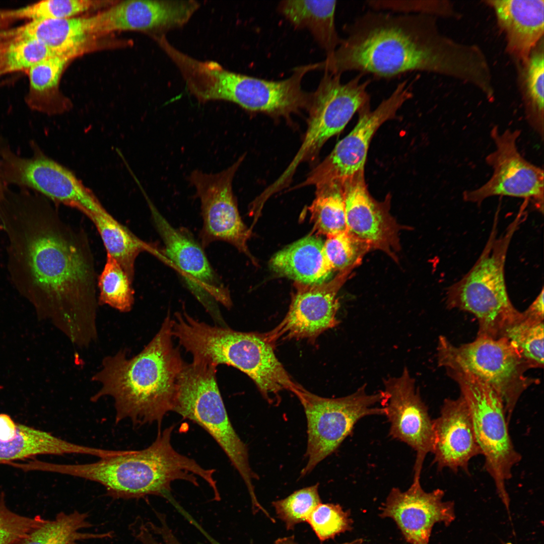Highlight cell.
Instances as JSON below:
<instances>
[{
    "mask_svg": "<svg viewBox=\"0 0 544 544\" xmlns=\"http://www.w3.org/2000/svg\"><path fill=\"white\" fill-rule=\"evenodd\" d=\"M7 238L13 285L51 315L73 345L82 348L95 343L98 278L84 231L46 209L21 219Z\"/></svg>",
    "mask_w": 544,
    "mask_h": 544,
    "instance_id": "1",
    "label": "cell"
},
{
    "mask_svg": "<svg viewBox=\"0 0 544 544\" xmlns=\"http://www.w3.org/2000/svg\"><path fill=\"white\" fill-rule=\"evenodd\" d=\"M336 50L319 62L333 74L358 72L391 79L413 72L433 73L475 84L484 58L474 46L457 43L439 32L436 18L371 10L345 28Z\"/></svg>",
    "mask_w": 544,
    "mask_h": 544,
    "instance_id": "2",
    "label": "cell"
},
{
    "mask_svg": "<svg viewBox=\"0 0 544 544\" xmlns=\"http://www.w3.org/2000/svg\"><path fill=\"white\" fill-rule=\"evenodd\" d=\"M172 319L168 314L144 348L131 358L125 350L105 357L92 377L100 388L90 398H113L115 421L129 419L134 427L157 423L173 411L177 382L184 362L173 342Z\"/></svg>",
    "mask_w": 544,
    "mask_h": 544,
    "instance_id": "3",
    "label": "cell"
},
{
    "mask_svg": "<svg viewBox=\"0 0 544 544\" xmlns=\"http://www.w3.org/2000/svg\"><path fill=\"white\" fill-rule=\"evenodd\" d=\"M174 425L158 428L155 440L140 450H124L115 455L85 464H55L38 460L37 470L67 474L97 482L116 498L165 496L172 482L187 481L197 486V478L209 479L211 470L177 451L171 443Z\"/></svg>",
    "mask_w": 544,
    "mask_h": 544,
    "instance_id": "4",
    "label": "cell"
},
{
    "mask_svg": "<svg viewBox=\"0 0 544 544\" xmlns=\"http://www.w3.org/2000/svg\"><path fill=\"white\" fill-rule=\"evenodd\" d=\"M173 334L192 360L227 365L246 374L269 403H279L284 390L294 393L302 387L279 361L264 333L211 325L184 312L176 318Z\"/></svg>",
    "mask_w": 544,
    "mask_h": 544,
    "instance_id": "5",
    "label": "cell"
},
{
    "mask_svg": "<svg viewBox=\"0 0 544 544\" xmlns=\"http://www.w3.org/2000/svg\"><path fill=\"white\" fill-rule=\"evenodd\" d=\"M525 218L524 211L520 209L498 236L496 214L479 258L466 274L447 289V307L473 314L479 323L477 336L503 337L506 330L522 317V312L515 308L509 297L504 267L510 242Z\"/></svg>",
    "mask_w": 544,
    "mask_h": 544,
    "instance_id": "6",
    "label": "cell"
},
{
    "mask_svg": "<svg viewBox=\"0 0 544 544\" xmlns=\"http://www.w3.org/2000/svg\"><path fill=\"white\" fill-rule=\"evenodd\" d=\"M217 366L206 361L184 363L177 382L173 412L204 429L217 442L243 480L251 498L257 475L249 460L248 448L229 418L217 381Z\"/></svg>",
    "mask_w": 544,
    "mask_h": 544,
    "instance_id": "7",
    "label": "cell"
},
{
    "mask_svg": "<svg viewBox=\"0 0 544 544\" xmlns=\"http://www.w3.org/2000/svg\"><path fill=\"white\" fill-rule=\"evenodd\" d=\"M437 362L440 367L468 373L491 387L501 399L509 423L522 394L538 382L525 375L530 365L504 337L477 336L457 346L441 335Z\"/></svg>",
    "mask_w": 544,
    "mask_h": 544,
    "instance_id": "8",
    "label": "cell"
},
{
    "mask_svg": "<svg viewBox=\"0 0 544 544\" xmlns=\"http://www.w3.org/2000/svg\"><path fill=\"white\" fill-rule=\"evenodd\" d=\"M446 370L458 384L460 395L466 403L476 440L485 459L484 468L509 511L510 498L506 484L522 456L510 437L503 403L491 387L473 375L457 370Z\"/></svg>",
    "mask_w": 544,
    "mask_h": 544,
    "instance_id": "9",
    "label": "cell"
},
{
    "mask_svg": "<svg viewBox=\"0 0 544 544\" xmlns=\"http://www.w3.org/2000/svg\"><path fill=\"white\" fill-rule=\"evenodd\" d=\"M364 384L350 395L333 398L317 395L303 387L295 392L303 407L307 427V462L301 477L335 451L360 419L385 415L383 407L375 406L381 404L383 391L369 394Z\"/></svg>",
    "mask_w": 544,
    "mask_h": 544,
    "instance_id": "10",
    "label": "cell"
},
{
    "mask_svg": "<svg viewBox=\"0 0 544 544\" xmlns=\"http://www.w3.org/2000/svg\"><path fill=\"white\" fill-rule=\"evenodd\" d=\"M358 74L346 83L341 75L324 72L316 90L311 93L308 127L303 143L290 164L276 180L289 182L298 166L315 156L323 144L339 133L356 112L370 106V80Z\"/></svg>",
    "mask_w": 544,
    "mask_h": 544,
    "instance_id": "11",
    "label": "cell"
},
{
    "mask_svg": "<svg viewBox=\"0 0 544 544\" xmlns=\"http://www.w3.org/2000/svg\"><path fill=\"white\" fill-rule=\"evenodd\" d=\"M495 149L486 158L493 170L491 178L480 187L465 190L464 201L481 204L494 196L523 198L530 202L541 212L543 211V170L526 160L519 152L517 140L519 129H507L501 131L497 126L491 131Z\"/></svg>",
    "mask_w": 544,
    "mask_h": 544,
    "instance_id": "12",
    "label": "cell"
},
{
    "mask_svg": "<svg viewBox=\"0 0 544 544\" xmlns=\"http://www.w3.org/2000/svg\"><path fill=\"white\" fill-rule=\"evenodd\" d=\"M146 198L154 225L164 245L162 261L177 271L217 324H224L216 303L230 308V292L213 268L203 247L185 230L173 227Z\"/></svg>",
    "mask_w": 544,
    "mask_h": 544,
    "instance_id": "13",
    "label": "cell"
},
{
    "mask_svg": "<svg viewBox=\"0 0 544 544\" xmlns=\"http://www.w3.org/2000/svg\"><path fill=\"white\" fill-rule=\"evenodd\" d=\"M413 96L411 84L404 80L373 110L370 106L358 113V121L353 130L335 145L330 154L308 175L300 186L331 182L343 183L364 171L371 140L378 128L394 118L402 106Z\"/></svg>",
    "mask_w": 544,
    "mask_h": 544,
    "instance_id": "14",
    "label": "cell"
},
{
    "mask_svg": "<svg viewBox=\"0 0 544 544\" xmlns=\"http://www.w3.org/2000/svg\"><path fill=\"white\" fill-rule=\"evenodd\" d=\"M29 157L14 155L7 168L10 185L31 189L55 203L75 208L87 217L106 212L93 192L69 169L48 157L34 141Z\"/></svg>",
    "mask_w": 544,
    "mask_h": 544,
    "instance_id": "15",
    "label": "cell"
},
{
    "mask_svg": "<svg viewBox=\"0 0 544 544\" xmlns=\"http://www.w3.org/2000/svg\"><path fill=\"white\" fill-rule=\"evenodd\" d=\"M244 156L226 169L216 173L194 170L189 181L200 202L202 227L201 246L213 242H227L252 259L247 247L250 230L240 216L232 189V181Z\"/></svg>",
    "mask_w": 544,
    "mask_h": 544,
    "instance_id": "16",
    "label": "cell"
},
{
    "mask_svg": "<svg viewBox=\"0 0 544 544\" xmlns=\"http://www.w3.org/2000/svg\"><path fill=\"white\" fill-rule=\"evenodd\" d=\"M383 385L381 405L390 424V435L416 452L413 480H420L425 457L433 450V420L407 367L398 376L384 379Z\"/></svg>",
    "mask_w": 544,
    "mask_h": 544,
    "instance_id": "17",
    "label": "cell"
},
{
    "mask_svg": "<svg viewBox=\"0 0 544 544\" xmlns=\"http://www.w3.org/2000/svg\"><path fill=\"white\" fill-rule=\"evenodd\" d=\"M353 270L339 272L321 285L300 287L292 299L287 314L277 326L264 333L274 346L280 339H307L314 343L324 331L337 326V294Z\"/></svg>",
    "mask_w": 544,
    "mask_h": 544,
    "instance_id": "18",
    "label": "cell"
},
{
    "mask_svg": "<svg viewBox=\"0 0 544 544\" xmlns=\"http://www.w3.org/2000/svg\"><path fill=\"white\" fill-rule=\"evenodd\" d=\"M347 230L367 243L372 250L384 252L397 262L400 250L399 225L389 212L388 198L378 201L370 194L360 172L343 183Z\"/></svg>",
    "mask_w": 544,
    "mask_h": 544,
    "instance_id": "19",
    "label": "cell"
},
{
    "mask_svg": "<svg viewBox=\"0 0 544 544\" xmlns=\"http://www.w3.org/2000/svg\"><path fill=\"white\" fill-rule=\"evenodd\" d=\"M444 495L440 489L426 492L420 480L413 481L405 491L391 489L380 516L392 519L410 543L429 544L435 523L443 522L448 526L455 518L454 503L443 501Z\"/></svg>",
    "mask_w": 544,
    "mask_h": 544,
    "instance_id": "20",
    "label": "cell"
},
{
    "mask_svg": "<svg viewBox=\"0 0 544 544\" xmlns=\"http://www.w3.org/2000/svg\"><path fill=\"white\" fill-rule=\"evenodd\" d=\"M186 17L181 1L129 0L86 18L90 35L118 30L154 31L162 35L183 26Z\"/></svg>",
    "mask_w": 544,
    "mask_h": 544,
    "instance_id": "21",
    "label": "cell"
},
{
    "mask_svg": "<svg viewBox=\"0 0 544 544\" xmlns=\"http://www.w3.org/2000/svg\"><path fill=\"white\" fill-rule=\"evenodd\" d=\"M434 462L439 470L459 469L469 473L473 457L482 455L474 433L470 413L464 398H446L439 416L433 420Z\"/></svg>",
    "mask_w": 544,
    "mask_h": 544,
    "instance_id": "22",
    "label": "cell"
},
{
    "mask_svg": "<svg viewBox=\"0 0 544 544\" xmlns=\"http://www.w3.org/2000/svg\"><path fill=\"white\" fill-rule=\"evenodd\" d=\"M508 52L524 64L544 32L543 0H490Z\"/></svg>",
    "mask_w": 544,
    "mask_h": 544,
    "instance_id": "23",
    "label": "cell"
},
{
    "mask_svg": "<svg viewBox=\"0 0 544 544\" xmlns=\"http://www.w3.org/2000/svg\"><path fill=\"white\" fill-rule=\"evenodd\" d=\"M323 243L317 236H306L275 254L270 267L279 276L303 285L326 283L333 270L324 255Z\"/></svg>",
    "mask_w": 544,
    "mask_h": 544,
    "instance_id": "24",
    "label": "cell"
},
{
    "mask_svg": "<svg viewBox=\"0 0 544 544\" xmlns=\"http://www.w3.org/2000/svg\"><path fill=\"white\" fill-rule=\"evenodd\" d=\"M7 34L11 38L35 39L56 55L69 58L81 51L90 36L86 18L33 20Z\"/></svg>",
    "mask_w": 544,
    "mask_h": 544,
    "instance_id": "25",
    "label": "cell"
},
{
    "mask_svg": "<svg viewBox=\"0 0 544 544\" xmlns=\"http://www.w3.org/2000/svg\"><path fill=\"white\" fill-rule=\"evenodd\" d=\"M336 6V1L285 0L278 11L295 27L308 30L327 56L342 41L335 27Z\"/></svg>",
    "mask_w": 544,
    "mask_h": 544,
    "instance_id": "26",
    "label": "cell"
},
{
    "mask_svg": "<svg viewBox=\"0 0 544 544\" xmlns=\"http://www.w3.org/2000/svg\"><path fill=\"white\" fill-rule=\"evenodd\" d=\"M94 447L68 442L51 434L18 424L16 437L10 440H0V463H9L39 455H62L81 454L94 455Z\"/></svg>",
    "mask_w": 544,
    "mask_h": 544,
    "instance_id": "27",
    "label": "cell"
},
{
    "mask_svg": "<svg viewBox=\"0 0 544 544\" xmlns=\"http://www.w3.org/2000/svg\"><path fill=\"white\" fill-rule=\"evenodd\" d=\"M95 225L107 254L114 258L133 282L136 258L142 252H149L159 259L161 250L146 242L119 223L107 211L88 217Z\"/></svg>",
    "mask_w": 544,
    "mask_h": 544,
    "instance_id": "28",
    "label": "cell"
},
{
    "mask_svg": "<svg viewBox=\"0 0 544 544\" xmlns=\"http://www.w3.org/2000/svg\"><path fill=\"white\" fill-rule=\"evenodd\" d=\"M88 515L78 511L60 512L44 520L18 544H80L81 540L108 537L110 533H92L83 530L92 525Z\"/></svg>",
    "mask_w": 544,
    "mask_h": 544,
    "instance_id": "29",
    "label": "cell"
},
{
    "mask_svg": "<svg viewBox=\"0 0 544 544\" xmlns=\"http://www.w3.org/2000/svg\"><path fill=\"white\" fill-rule=\"evenodd\" d=\"M315 187V197L308 208L315 229L326 236L346 230L343 183L331 181Z\"/></svg>",
    "mask_w": 544,
    "mask_h": 544,
    "instance_id": "30",
    "label": "cell"
},
{
    "mask_svg": "<svg viewBox=\"0 0 544 544\" xmlns=\"http://www.w3.org/2000/svg\"><path fill=\"white\" fill-rule=\"evenodd\" d=\"M132 283L118 262L107 254L105 264L97 279L99 305H108L120 312H129L134 302Z\"/></svg>",
    "mask_w": 544,
    "mask_h": 544,
    "instance_id": "31",
    "label": "cell"
},
{
    "mask_svg": "<svg viewBox=\"0 0 544 544\" xmlns=\"http://www.w3.org/2000/svg\"><path fill=\"white\" fill-rule=\"evenodd\" d=\"M543 49L532 51L524 64V93L526 118L530 127L543 139Z\"/></svg>",
    "mask_w": 544,
    "mask_h": 544,
    "instance_id": "32",
    "label": "cell"
},
{
    "mask_svg": "<svg viewBox=\"0 0 544 544\" xmlns=\"http://www.w3.org/2000/svg\"><path fill=\"white\" fill-rule=\"evenodd\" d=\"M509 327L503 337L517 350L531 368L543 367V321L536 320L524 315Z\"/></svg>",
    "mask_w": 544,
    "mask_h": 544,
    "instance_id": "33",
    "label": "cell"
},
{
    "mask_svg": "<svg viewBox=\"0 0 544 544\" xmlns=\"http://www.w3.org/2000/svg\"><path fill=\"white\" fill-rule=\"evenodd\" d=\"M0 75L27 70L39 62L56 55L39 41L31 38H11L4 35Z\"/></svg>",
    "mask_w": 544,
    "mask_h": 544,
    "instance_id": "34",
    "label": "cell"
},
{
    "mask_svg": "<svg viewBox=\"0 0 544 544\" xmlns=\"http://www.w3.org/2000/svg\"><path fill=\"white\" fill-rule=\"evenodd\" d=\"M323 248L332 269L339 272L359 266L364 256L372 250L367 243L347 230L327 236Z\"/></svg>",
    "mask_w": 544,
    "mask_h": 544,
    "instance_id": "35",
    "label": "cell"
},
{
    "mask_svg": "<svg viewBox=\"0 0 544 544\" xmlns=\"http://www.w3.org/2000/svg\"><path fill=\"white\" fill-rule=\"evenodd\" d=\"M96 2L89 0H47L23 8L1 12L3 19H29L32 21L70 18L92 8Z\"/></svg>",
    "mask_w": 544,
    "mask_h": 544,
    "instance_id": "36",
    "label": "cell"
},
{
    "mask_svg": "<svg viewBox=\"0 0 544 544\" xmlns=\"http://www.w3.org/2000/svg\"><path fill=\"white\" fill-rule=\"evenodd\" d=\"M319 484L295 491L287 497L274 501L278 517L292 529L298 523L306 520L316 506L321 503L318 492Z\"/></svg>",
    "mask_w": 544,
    "mask_h": 544,
    "instance_id": "37",
    "label": "cell"
},
{
    "mask_svg": "<svg viewBox=\"0 0 544 544\" xmlns=\"http://www.w3.org/2000/svg\"><path fill=\"white\" fill-rule=\"evenodd\" d=\"M306 522L321 541L351 530L353 524L350 512L344 511L339 504L332 503L318 504L310 514Z\"/></svg>",
    "mask_w": 544,
    "mask_h": 544,
    "instance_id": "38",
    "label": "cell"
},
{
    "mask_svg": "<svg viewBox=\"0 0 544 544\" xmlns=\"http://www.w3.org/2000/svg\"><path fill=\"white\" fill-rule=\"evenodd\" d=\"M70 58L54 55L36 63L28 70L30 93L27 103L31 108L43 92L55 87Z\"/></svg>",
    "mask_w": 544,
    "mask_h": 544,
    "instance_id": "39",
    "label": "cell"
},
{
    "mask_svg": "<svg viewBox=\"0 0 544 544\" xmlns=\"http://www.w3.org/2000/svg\"><path fill=\"white\" fill-rule=\"evenodd\" d=\"M366 4L372 10L395 14L422 15L436 17L451 13L447 1L427 0H370Z\"/></svg>",
    "mask_w": 544,
    "mask_h": 544,
    "instance_id": "40",
    "label": "cell"
},
{
    "mask_svg": "<svg viewBox=\"0 0 544 544\" xmlns=\"http://www.w3.org/2000/svg\"><path fill=\"white\" fill-rule=\"evenodd\" d=\"M45 519L20 515L7 506L5 496L0 497V544H18Z\"/></svg>",
    "mask_w": 544,
    "mask_h": 544,
    "instance_id": "41",
    "label": "cell"
},
{
    "mask_svg": "<svg viewBox=\"0 0 544 544\" xmlns=\"http://www.w3.org/2000/svg\"><path fill=\"white\" fill-rule=\"evenodd\" d=\"M18 432V423L9 415L0 414V440L7 441L14 438Z\"/></svg>",
    "mask_w": 544,
    "mask_h": 544,
    "instance_id": "42",
    "label": "cell"
},
{
    "mask_svg": "<svg viewBox=\"0 0 544 544\" xmlns=\"http://www.w3.org/2000/svg\"><path fill=\"white\" fill-rule=\"evenodd\" d=\"M543 289L523 314L527 317L538 321H543Z\"/></svg>",
    "mask_w": 544,
    "mask_h": 544,
    "instance_id": "43",
    "label": "cell"
},
{
    "mask_svg": "<svg viewBox=\"0 0 544 544\" xmlns=\"http://www.w3.org/2000/svg\"><path fill=\"white\" fill-rule=\"evenodd\" d=\"M363 539L358 538L351 541L346 542L341 544H362ZM274 544H298L295 540L294 536H288L279 538L277 539Z\"/></svg>",
    "mask_w": 544,
    "mask_h": 544,
    "instance_id": "44",
    "label": "cell"
},
{
    "mask_svg": "<svg viewBox=\"0 0 544 544\" xmlns=\"http://www.w3.org/2000/svg\"><path fill=\"white\" fill-rule=\"evenodd\" d=\"M5 140L0 135V147L5 142ZM9 188V186L6 185L2 179L0 169V202L5 197L6 191Z\"/></svg>",
    "mask_w": 544,
    "mask_h": 544,
    "instance_id": "45",
    "label": "cell"
},
{
    "mask_svg": "<svg viewBox=\"0 0 544 544\" xmlns=\"http://www.w3.org/2000/svg\"><path fill=\"white\" fill-rule=\"evenodd\" d=\"M3 32L0 30V63L1 61V58L3 52Z\"/></svg>",
    "mask_w": 544,
    "mask_h": 544,
    "instance_id": "46",
    "label": "cell"
},
{
    "mask_svg": "<svg viewBox=\"0 0 544 544\" xmlns=\"http://www.w3.org/2000/svg\"><path fill=\"white\" fill-rule=\"evenodd\" d=\"M213 544H220V543H217V542H214V543H213Z\"/></svg>",
    "mask_w": 544,
    "mask_h": 544,
    "instance_id": "47",
    "label": "cell"
},
{
    "mask_svg": "<svg viewBox=\"0 0 544 544\" xmlns=\"http://www.w3.org/2000/svg\"><path fill=\"white\" fill-rule=\"evenodd\" d=\"M506 544H512V543H507Z\"/></svg>",
    "mask_w": 544,
    "mask_h": 544,
    "instance_id": "48",
    "label": "cell"
}]
</instances>
